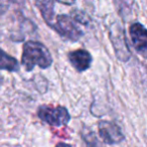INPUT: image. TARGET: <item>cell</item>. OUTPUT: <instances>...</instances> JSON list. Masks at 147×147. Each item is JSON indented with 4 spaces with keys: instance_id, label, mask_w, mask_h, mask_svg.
Masks as SVG:
<instances>
[{
    "instance_id": "obj_1",
    "label": "cell",
    "mask_w": 147,
    "mask_h": 147,
    "mask_svg": "<svg viewBox=\"0 0 147 147\" xmlns=\"http://www.w3.org/2000/svg\"><path fill=\"white\" fill-rule=\"evenodd\" d=\"M21 63L27 71H30L35 65L41 69H47L53 63V59L45 45L38 41L29 40L23 45Z\"/></svg>"
},
{
    "instance_id": "obj_2",
    "label": "cell",
    "mask_w": 147,
    "mask_h": 147,
    "mask_svg": "<svg viewBox=\"0 0 147 147\" xmlns=\"http://www.w3.org/2000/svg\"><path fill=\"white\" fill-rule=\"evenodd\" d=\"M37 116L51 126H65L71 120V115L65 107L42 105L37 110Z\"/></svg>"
},
{
    "instance_id": "obj_3",
    "label": "cell",
    "mask_w": 147,
    "mask_h": 147,
    "mask_svg": "<svg viewBox=\"0 0 147 147\" xmlns=\"http://www.w3.org/2000/svg\"><path fill=\"white\" fill-rule=\"evenodd\" d=\"M51 28L55 29L63 37L71 41H78L83 35V31L77 25V22L69 15H59L55 19Z\"/></svg>"
},
{
    "instance_id": "obj_4",
    "label": "cell",
    "mask_w": 147,
    "mask_h": 147,
    "mask_svg": "<svg viewBox=\"0 0 147 147\" xmlns=\"http://www.w3.org/2000/svg\"><path fill=\"white\" fill-rule=\"evenodd\" d=\"M110 38L115 49L116 55L120 61H127L130 59L131 53L129 51L128 45H127L126 39H125L124 30L118 23H115L111 27Z\"/></svg>"
},
{
    "instance_id": "obj_5",
    "label": "cell",
    "mask_w": 147,
    "mask_h": 147,
    "mask_svg": "<svg viewBox=\"0 0 147 147\" xmlns=\"http://www.w3.org/2000/svg\"><path fill=\"white\" fill-rule=\"evenodd\" d=\"M98 128L99 135L106 144H118L125 139V136L121 131L120 127L111 121H100L98 124Z\"/></svg>"
},
{
    "instance_id": "obj_6",
    "label": "cell",
    "mask_w": 147,
    "mask_h": 147,
    "mask_svg": "<svg viewBox=\"0 0 147 147\" xmlns=\"http://www.w3.org/2000/svg\"><path fill=\"white\" fill-rule=\"evenodd\" d=\"M130 37L135 51L143 57H147V29L141 23H133L129 28Z\"/></svg>"
},
{
    "instance_id": "obj_7",
    "label": "cell",
    "mask_w": 147,
    "mask_h": 147,
    "mask_svg": "<svg viewBox=\"0 0 147 147\" xmlns=\"http://www.w3.org/2000/svg\"><path fill=\"white\" fill-rule=\"evenodd\" d=\"M69 59L71 65L78 71H85L91 67L92 55L86 49H77L69 53Z\"/></svg>"
},
{
    "instance_id": "obj_8",
    "label": "cell",
    "mask_w": 147,
    "mask_h": 147,
    "mask_svg": "<svg viewBox=\"0 0 147 147\" xmlns=\"http://www.w3.org/2000/svg\"><path fill=\"white\" fill-rule=\"evenodd\" d=\"M35 5L39 9L47 25L53 26V21L55 19V2L53 1H36Z\"/></svg>"
},
{
    "instance_id": "obj_9",
    "label": "cell",
    "mask_w": 147,
    "mask_h": 147,
    "mask_svg": "<svg viewBox=\"0 0 147 147\" xmlns=\"http://www.w3.org/2000/svg\"><path fill=\"white\" fill-rule=\"evenodd\" d=\"M0 69H5L8 71H17L19 69L18 61L1 49H0Z\"/></svg>"
},
{
    "instance_id": "obj_10",
    "label": "cell",
    "mask_w": 147,
    "mask_h": 147,
    "mask_svg": "<svg viewBox=\"0 0 147 147\" xmlns=\"http://www.w3.org/2000/svg\"><path fill=\"white\" fill-rule=\"evenodd\" d=\"M71 17H73V19L76 21L77 23H82V24H84V25H88L91 21L90 16L82 10L76 9V10L71 11Z\"/></svg>"
},
{
    "instance_id": "obj_11",
    "label": "cell",
    "mask_w": 147,
    "mask_h": 147,
    "mask_svg": "<svg viewBox=\"0 0 147 147\" xmlns=\"http://www.w3.org/2000/svg\"><path fill=\"white\" fill-rule=\"evenodd\" d=\"M84 140H85V143H86L87 147H105L104 145L102 144V142L96 137L95 133H93V132H90L89 134L85 135Z\"/></svg>"
},
{
    "instance_id": "obj_12",
    "label": "cell",
    "mask_w": 147,
    "mask_h": 147,
    "mask_svg": "<svg viewBox=\"0 0 147 147\" xmlns=\"http://www.w3.org/2000/svg\"><path fill=\"white\" fill-rule=\"evenodd\" d=\"M55 147H71V146L69 144H65V143H59Z\"/></svg>"
}]
</instances>
